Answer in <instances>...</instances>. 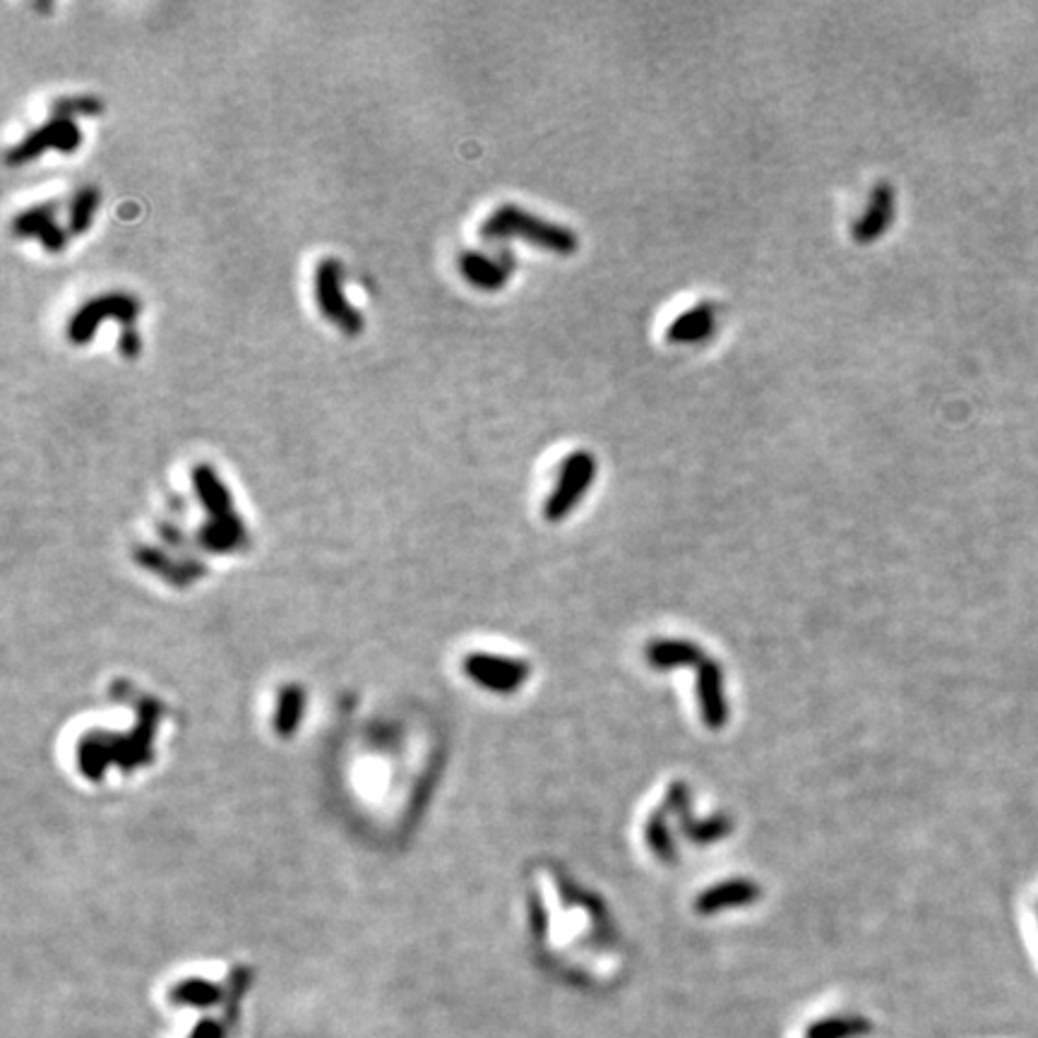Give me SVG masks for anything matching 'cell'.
Wrapping results in <instances>:
<instances>
[{"label": "cell", "instance_id": "cell-1", "mask_svg": "<svg viewBox=\"0 0 1038 1038\" xmlns=\"http://www.w3.org/2000/svg\"><path fill=\"white\" fill-rule=\"evenodd\" d=\"M479 236L483 241L522 238L532 243V246L558 255H572L580 248V238L572 234V228L548 222L544 216L517 208V204H500V208H495L479 226Z\"/></svg>", "mask_w": 1038, "mask_h": 1038}, {"label": "cell", "instance_id": "cell-2", "mask_svg": "<svg viewBox=\"0 0 1038 1038\" xmlns=\"http://www.w3.org/2000/svg\"><path fill=\"white\" fill-rule=\"evenodd\" d=\"M139 317V299L127 291H109L82 303L68 320L66 335L75 346H87L97 337L99 325L104 320H115L123 327H131Z\"/></svg>", "mask_w": 1038, "mask_h": 1038}, {"label": "cell", "instance_id": "cell-3", "mask_svg": "<svg viewBox=\"0 0 1038 1038\" xmlns=\"http://www.w3.org/2000/svg\"><path fill=\"white\" fill-rule=\"evenodd\" d=\"M344 279V269L342 263L335 258H323L315 267V303L317 311L325 320H330L342 335L346 337H358L364 332L366 323L364 315L356 311V308L349 303L342 287Z\"/></svg>", "mask_w": 1038, "mask_h": 1038}, {"label": "cell", "instance_id": "cell-4", "mask_svg": "<svg viewBox=\"0 0 1038 1038\" xmlns=\"http://www.w3.org/2000/svg\"><path fill=\"white\" fill-rule=\"evenodd\" d=\"M596 477V459L592 453L577 450L562 459V467L558 471V481L554 493L548 495L544 515L548 522L566 520L570 512L582 503L584 493L589 491Z\"/></svg>", "mask_w": 1038, "mask_h": 1038}, {"label": "cell", "instance_id": "cell-5", "mask_svg": "<svg viewBox=\"0 0 1038 1038\" xmlns=\"http://www.w3.org/2000/svg\"><path fill=\"white\" fill-rule=\"evenodd\" d=\"M82 145V131L77 121L70 119H51L44 125L34 127V131L20 139L15 147H10L5 154V164L8 166H24L30 161H36L46 149H58L63 154H70L75 149H80Z\"/></svg>", "mask_w": 1038, "mask_h": 1038}, {"label": "cell", "instance_id": "cell-6", "mask_svg": "<svg viewBox=\"0 0 1038 1038\" xmlns=\"http://www.w3.org/2000/svg\"><path fill=\"white\" fill-rule=\"evenodd\" d=\"M459 275L467 284L479 291H498L507 284L517 267L515 253L510 246H503L495 255H485L481 250H465L457 258Z\"/></svg>", "mask_w": 1038, "mask_h": 1038}, {"label": "cell", "instance_id": "cell-7", "mask_svg": "<svg viewBox=\"0 0 1038 1038\" xmlns=\"http://www.w3.org/2000/svg\"><path fill=\"white\" fill-rule=\"evenodd\" d=\"M12 234L18 238H34L42 243L48 253H60L68 246V231L58 224V204L42 202L15 214L10 224Z\"/></svg>", "mask_w": 1038, "mask_h": 1038}, {"label": "cell", "instance_id": "cell-8", "mask_svg": "<svg viewBox=\"0 0 1038 1038\" xmlns=\"http://www.w3.org/2000/svg\"><path fill=\"white\" fill-rule=\"evenodd\" d=\"M190 479H192V489H196L202 507L208 510L210 520H216V522L238 520V515L234 512V495H231L226 483L220 477V471H216L212 465L200 461V465L190 469Z\"/></svg>", "mask_w": 1038, "mask_h": 1038}, {"label": "cell", "instance_id": "cell-9", "mask_svg": "<svg viewBox=\"0 0 1038 1038\" xmlns=\"http://www.w3.org/2000/svg\"><path fill=\"white\" fill-rule=\"evenodd\" d=\"M697 700L702 719L710 728H722L728 719L726 697H724V676L719 663L704 661L697 676Z\"/></svg>", "mask_w": 1038, "mask_h": 1038}, {"label": "cell", "instance_id": "cell-10", "mask_svg": "<svg viewBox=\"0 0 1038 1038\" xmlns=\"http://www.w3.org/2000/svg\"><path fill=\"white\" fill-rule=\"evenodd\" d=\"M469 671L481 685L498 690V692L517 690L524 681H527V673H529V669L522 661L503 659V657H477L469 663Z\"/></svg>", "mask_w": 1038, "mask_h": 1038}, {"label": "cell", "instance_id": "cell-11", "mask_svg": "<svg viewBox=\"0 0 1038 1038\" xmlns=\"http://www.w3.org/2000/svg\"><path fill=\"white\" fill-rule=\"evenodd\" d=\"M892 220H894V188L890 183H878L873 196H870L866 214L853 228V238L858 243H873L890 228Z\"/></svg>", "mask_w": 1038, "mask_h": 1038}, {"label": "cell", "instance_id": "cell-12", "mask_svg": "<svg viewBox=\"0 0 1038 1038\" xmlns=\"http://www.w3.org/2000/svg\"><path fill=\"white\" fill-rule=\"evenodd\" d=\"M760 896V888L750 880H726L704 890L697 900L700 914H719L726 908L748 906Z\"/></svg>", "mask_w": 1038, "mask_h": 1038}, {"label": "cell", "instance_id": "cell-13", "mask_svg": "<svg viewBox=\"0 0 1038 1038\" xmlns=\"http://www.w3.org/2000/svg\"><path fill=\"white\" fill-rule=\"evenodd\" d=\"M714 327H716V305L700 303L695 308H690V311H685L683 315H678L671 323L669 332H666V337L676 344H695V342L707 339L714 332Z\"/></svg>", "mask_w": 1038, "mask_h": 1038}, {"label": "cell", "instance_id": "cell-14", "mask_svg": "<svg viewBox=\"0 0 1038 1038\" xmlns=\"http://www.w3.org/2000/svg\"><path fill=\"white\" fill-rule=\"evenodd\" d=\"M700 659H702L700 647L688 643V639H659V643H651L647 647V661L659 671L678 669V666H688V663H700Z\"/></svg>", "mask_w": 1038, "mask_h": 1038}, {"label": "cell", "instance_id": "cell-15", "mask_svg": "<svg viewBox=\"0 0 1038 1038\" xmlns=\"http://www.w3.org/2000/svg\"><path fill=\"white\" fill-rule=\"evenodd\" d=\"M101 202V192L94 186H82L75 192L68 208V234L82 236L94 224V216Z\"/></svg>", "mask_w": 1038, "mask_h": 1038}, {"label": "cell", "instance_id": "cell-16", "mask_svg": "<svg viewBox=\"0 0 1038 1038\" xmlns=\"http://www.w3.org/2000/svg\"><path fill=\"white\" fill-rule=\"evenodd\" d=\"M107 104L94 94H77V97H58L51 101V119H94V115L104 113Z\"/></svg>", "mask_w": 1038, "mask_h": 1038}, {"label": "cell", "instance_id": "cell-17", "mask_svg": "<svg viewBox=\"0 0 1038 1038\" xmlns=\"http://www.w3.org/2000/svg\"><path fill=\"white\" fill-rule=\"evenodd\" d=\"M647 841L651 846V851L659 858H671L673 846H671V831L666 827L661 815H654L647 825Z\"/></svg>", "mask_w": 1038, "mask_h": 1038}, {"label": "cell", "instance_id": "cell-18", "mask_svg": "<svg viewBox=\"0 0 1038 1038\" xmlns=\"http://www.w3.org/2000/svg\"><path fill=\"white\" fill-rule=\"evenodd\" d=\"M119 351L123 358H137L139 351H143V337H139V332L135 325L131 327H121V335H119Z\"/></svg>", "mask_w": 1038, "mask_h": 1038}, {"label": "cell", "instance_id": "cell-19", "mask_svg": "<svg viewBox=\"0 0 1038 1038\" xmlns=\"http://www.w3.org/2000/svg\"><path fill=\"white\" fill-rule=\"evenodd\" d=\"M34 8H36V10H42V12H48V10H51V3H36Z\"/></svg>", "mask_w": 1038, "mask_h": 1038}]
</instances>
